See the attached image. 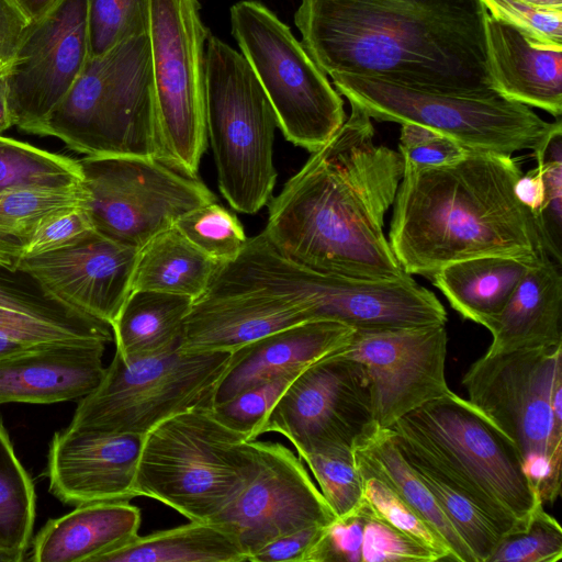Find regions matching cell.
Returning a JSON list of instances; mask_svg holds the SVG:
<instances>
[{
    "instance_id": "cell-19",
    "label": "cell",
    "mask_w": 562,
    "mask_h": 562,
    "mask_svg": "<svg viewBox=\"0 0 562 562\" xmlns=\"http://www.w3.org/2000/svg\"><path fill=\"white\" fill-rule=\"evenodd\" d=\"M138 251L93 229L72 245L22 259L18 268L68 305L111 326L132 291Z\"/></svg>"
},
{
    "instance_id": "cell-33",
    "label": "cell",
    "mask_w": 562,
    "mask_h": 562,
    "mask_svg": "<svg viewBox=\"0 0 562 562\" xmlns=\"http://www.w3.org/2000/svg\"><path fill=\"white\" fill-rule=\"evenodd\" d=\"M0 306L66 329L76 337L108 344L112 327L55 296L32 273L0 262Z\"/></svg>"
},
{
    "instance_id": "cell-38",
    "label": "cell",
    "mask_w": 562,
    "mask_h": 562,
    "mask_svg": "<svg viewBox=\"0 0 562 562\" xmlns=\"http://www.w3.org/2000/svg\"><path fill=\"white\" fill-rule=\"evenodd\" d=\"M150 0H87L90 57L148 33Z\"/></svg>"
},
{
    "instance_id": "cell-48",
    "label": "cell",
    "mask_w": 562,
    "mask_h": 562,
    "mask_svg": "<svg viewBox=\"0 0 562 562\" xmlns=\"http://www.w3.org/2000/svg\"><path fill=\"white\" fill-rule=\"evenodd\" d=\"M327 526V525H326ZM325 526H311L279 537L254 552L250 562H305Z\"/></svg>"
},
{
    "instance_id": "cell-3",
    "label": "cell",
    "mask_w": 562,
    "mask_h": 562,
    "mask_svg": "<svg viewBox=\"0 0 562 562\" xmlns=\"http://www.w3.org/2000/svg\"><path fill=\"white\" fill-rule=\"evenodd\" d=\"M521 173L513 157L472 150L441 166L404 162L387 238L404 271L430 278L474 257L536 259L543 247L515 194Z\"/></svg>"
},
{
    "instance_id": "cell-56",
    "label": "cell",
    "mask_w": 562,
    "mask_h": 562,
    "mask_svg": "<svg viewBox=\"0 0 562 562\" xmlns=\"http://www.w3.org/2000/svg\"><path fill=\"white\" fill-rule=\"evenodd\" d=\"M0 562H5V560L0 555Z\"/></svg>"
},
{
    "instance_id": "cell-31",
    "label": "cell",
    "mask_w": 562,
    "mask_h": 562,
    "mask_svg": "<svg viewBox=\"0 0 562 562\" xmlns=\"http://www.w3.org/2000/svg\"><path fill=\"white\" fill-rule=\"evenodd\" d=\"M88 200L85 183L0 194V262L18 268L27 244L42 224L61 212L88 205Z\"/></svg>"
},
{
    "instance_id": "cell-44",
    "label": "cell",
    "mask_w": 562,
    "mask_h": 562,
    "mask_svg": "<svg viewBox=\"0 0 562 562\" xmlns=\"http://www.w3.org/2000/svg\"><path fill=\"white\" fill-rule=\"evenodd\" d=\"M493 16L509 23L527 36L562 46V10L533 7L519 0H481Z\"/></svg>"
},
{
    "instance_id": "cell-12",
    "label": "cell",
    "mask_w": 562,
    "mask_h": 562,
    "mask_svg": "<svg viewBox=\"0 0 562 562\" xmlns=\"http://www.w3.org/2000/svg\"><path fill=\"white\" fill-rule=\"evenodd\" d=\"M231 351L168 353L124 359L117 352L98 387L79 402L70 427L145 436L183 411L212 406Z\"/></svg>"
},
{
    "instance_id": "cell-27",
    "label": "cell",
    "mask_w": 562,
    "mask_h": 562,
    "mask_svg": "<svg viewBox=\"0 0 562 562\" xmlns=\"http://www.w3.org/2000/svg\"><path fill=\"white\" fill-rule=\"evenodd\" d=\"M352 452L358 472L379 479L417 512L448 542L458 562H476L427 486L401 453L390 428H381L373 423L355 441Z\"/></svg>"
},
{
    "instance_id": "cell-54",
    "label": "cell",
    "mask_w": 562,
    "mask_h": 562,
    "mask_svg": "<svg viewBox=\"0 0 562 562\" xmlns=\"http://www.w3.org/2000/svg\"><path fill=\"white\" fill-rule=\"evenodd\" d=\"M531 4L533 7L551 9V10H562V0H519Z\"/></svg>"
},
{
    "instance_id": "cell-51",
    "label": "cell",
    "mask_w": 562,
    "mask_h": 562,
    "mask_svg": "<svg viewBox=\"0 0 562 562\" xmlns=\"http://www.w3.org/2000/svg\"><path fill=\"white\" fill-rule=\"evenodd\" d=\"M55 1L56 0H15L31 21L44 14Z\"/></svg>"
},
{
    "instance_id": "cell-17",
    "label": "cell",
    "mask_w": 562,
    "mask_h": 562,
    "mask_svg": "<svg viewBox=\"0 0 562 562\" xmlns=\"http://www.w3.org/2000/svg\"><path fill=\"white\" fill-rule=\"evenodd\" d=\"M446 325L353 329L331 353L359 361L370 380L373 420L391 428L404 415L451 392Z\"/></svg>"
},
{
    "instance_id": "cell-43",
    "label": "cell",
    "mask_w": 562,
    "mask_h": 562,
    "mask_svg": "<svg viewBox=\"0 0 562 562\" xmlns=\"http://www.w3.org/2000/svg\"><path fill=\"white\" fill-rule=\"evenodd\" d=\"M359 553L360 562L440 561L432 550L379 518L367 501Z\"/></svg>"
},
{
    "instance_id": "cell-36",
    "label": "cell",
    "mask_w": 562,
    "mask_h": 562,
    "mask_svg": "<svg viewBox=\"0 0 562 562\" xmlns=\"http://www.w3.org/2000/svg\"><path fill=\"white\" fill-rule=\"evenodd\" d=\"M173 227L217 263L233 261L247 241L236 215L217 201L189 210Z\"/></svg>"
},
{
    "instance_id": "cell-41",
    "label": "cell",
    "mask_w": 562,
    "mask_h": 562,
    "mask_svg": "<svg viewBox=\"0 0 562 562\" xmlns=\"http://www.w3.org/2000/svg\"><path fill=\"white\" fill-rule=\"evenodd\" d=\"M562 559V528L543 505L527 527L503 536L487 562H558Z\"/></svg>"
},
{
    "instance_id": "cell-29",
    "label": "cell",
    "mask_w": 562,
    "mask_h": 562,
    "mask_svg": "<svg viewBox=\"0 0 562 562\" xmlns=\"http://www.w3.org/2000/svg\"><path fill=\"white\" fill-rule=\"evenodd\" d=\"M243 561H248V555L233 533L212 520H190L175 528L137 535L95 562Z\"/></svg>"
},
{
    "instance_id": "cell-21",
    "label": "cell",
    "mask_w": 562,
    "mask_h": 562,
    "mask_svg": "<svg viewBox=\"0 0 562 562\" xmlns=\"http://www.w3.org/2000/svg\"><path fill=\"white\" fill-rule=\"evenodd\" d=\"M105 344L70 338L38 342L0 358V405L82 398L100 384Z\"/></svg>"
},
{
    "instance_id": "cell-32",
    "label": "cell",
    "mask_w": 562,
    "mask_h": 562,
    "mask_svg": "<svg viewBox=\"0 0 562 562\" xmlns=\"http://www.w3.org/2000/svg\"><path fill=\"white\" fill-rule=\"evenodd\" d=\"M391 430L401 453L427 486L446 518L475 557L476 562H487L502 536L470 498L408 439Z\"/></svg>"
},
{
    "instance_id": "cell-42",
    "label": "cell",
    "mask_w": 562,
    "mask_h": 562,
    "mask_svg": "<svg viewBox=\"0 0 562 562\" xmlns=\"http://www.w3.org/2000/svg\"><path fill=\"white\" fill-rule=\"evenodd\" d=\"M299 374H286L250 387L225 402L212 405V412L224 425L247 440H255L260 436V428L269 412Z\"/></svg>"
},
{
    "instance_id": "cell-37",
    "label": "cell",
    "mask_w": 562,
    "mask_h": 562,
    "mask_svg": "<svg viewBox=\"0 0 562 562\" xmlns=\"http://www.w3.org/2000/svg\"><path fill=\"white\" fill-rule=\"evenodd\" d=\"M311 469L321 493L336 518L356 512L363 503L362 479L352 448L333 446L300 456Z\"/></svg>"
},
{
    "instance_id": "cell-7",
    "label": "cell",
    "mask_w": 562,
    "mask_h": 562,
    "mask_svg": "<svg viewBox=\"0 0 562 562\" xmlns=\"http://www.w3.org/2000/svg\"><path fill=\"white\" fill-rule=\"evenodd\" d=\"M255 467L254 440L224 425L211 406H200L164 419L144 436L135 490L189 520H212Z\"/></svg>"
},
{
    "instance_id": "cell-4",
    "label": "cell",
    "mask_w": 562,
    "mask_h": 562,
    "mask_svg": "<svg viewBox=\"0 0 562 562\" xmlns=\"http://www.w3.org/2000/svg\"><path fill=\"white\" fill-rule=\"evenodd\" d=\"M391 429L462 491L502 537L525 529L543 505L515 443L452 391L404 415Z\"/></svg>"
},
{
    "instance_id": "cell-13",
    "label": "cell",
    "mask_w": 562,
    "mask_h": 562,
    "mask_svg": "<svg viewBox=\"0 0 562 562\" xmlns=\"http://www.w3.org/2000/svg\"><path fill=\"white\" fill-rule=\"evenodd\" d=\"M149 42L162 160L198 177L206 149L205 44L199 0H150Z\"/></svg>"
},
{
    "instance_id": "cell-22",
    "label": "cell",
    "mask_w": 562,
    "mask_h": 562,
    "mask_svg": "<svg viewBox=\"0 0 562 562\" xmlns=\"http://www.w3.org/2000/svg\"><path fill=\"white\" fill-rule=\"evenodd\" d=\"M352 330L337 322L311 321L273 331L235 349L214 390L212 405L265 382L301 373L341 347Z\"/></svg>"
},
{
    "instance_id": "cell-11",
    "label": "cell",
    "mask_w": 562,
    "mask_h": 562,
    "mask_svg": "<svg viewBox=\"0 0 562 562\" xmlns=\"http://www.w3.org/2000/svg\"><path fill=\"white\" fill-rule=\"evenodd\" d=\"M330 78L337 92L371 119L418 124L472 151L512 157L516 151L533 150L555 125L530 106L502 95L437 93L345 74Z\"/></svg>"
},
{
    "instance_id": "cell-40",
    "label": "cell",
    "mask_w": 562,
    "mask_h": 562,
    "mask_svg": "<svg viewBox=\"0 0 562 562\" xmlns=\"http://www.w3.org/2000/svg\"><path fill=\"white\" fill-rule=\"evenodd\" d=\"M361 479L363 497L379 518L432 550L440 560L458 562L442 536L389 486L371 475Z\"/></svg>"
},
{
    "instance_id": "cell-20",
    "label": "cell",
    "mask_w": 562,
    "mask_h": 562,
    "mask_svg": "<svg viewBox=\"0 0 562 562\" xmlns=\"http://www.w3.org/2000/svg\"><path fill=\"white\" fill-rule=\"evenodd\" d=\"M144 436L68 426L57 431L47 456L49 492L66 505L131 501Z\"/></svg>"
},
{
    "instance_id": "cell-2",
    "label": "cell",
    "mask_w": 562,
    "mask_h": 562,
    "mask_svg": "<svg viewBox=\"0 0 562 562\" xmlns=\"http://www.w3.org/2000/svg\"><path fill=\"white\" fill-rule=\"evenodd\" d=\"M481 0H301L302 44L329 77L345 74L437 93L494 88Z\"/></svg>"
},
{
    "instance_id": "cell-55",
    "label": "cell",
    "mask_w": 562,
    "mask_h": 562,
    "mask_svg": "<svg viewBox=\"0 0 562 562\" xmlns=\"http://www.w3.org/2000/svg\"><path fill=\"white\" fill-rule=\"evenodd\" d=\"M4 68H5L4 66L0 65V75L3 72Z\"/></svg>"
},
{
    "instance_id": "cell-53",
    "label": "cell",
    "mask_w": 562,
    "mask_h": 562,
    "mask_svg": "<svg viewBox=\"0 0 562 562\" xmlns=\"http://www.w3.org/2000/svg\"><path fill=\"white\" fill-rule=\"evenodd\" d=\"M34 344L14 341L11 339L0 338V358L7 355L20 352Z\"/></svg>"
},
{
    "instance_id": "cell-16",
    "label": "cell",
    "mask_w": 562,
    "mask_h": 562,
    "mask_svg": "<svg viewBox=\"0 0 562 562\" xmlns=\"http://www.w3.org/2000/svg\"><path fill=\"white\" fill-rule=\"evenodd\" d=\"M89 57L87 0H56L32 20L3 70L13 126L36 134Z\"/></svg>"
},
{
    "instance_id": "cell-26",
    "label": "cell",
    "mask_w": 562,
    "mask_h": 562,
    "mask_svg": "<svg viewBox=\"0 0 562 562\" xmlns=\"http://www.w3.org/2000/svg\"><path fill=\"white\" fill-rule=\"evenodd\" d=\"M536 259L474 257L448 263L429 279L463 318L490 330Z\"/></svg>"
},
{
    "instance_id": "cell-39",
    "label": "cell",
    "mask_w": 562,
    "mask_h": 562,
    "mask_svg": "<svg viewBox=\"0 0 562 562\" xmlns=\"http://www.w3.org/2000/svg\"><path fill=\"white\" fill-rule=\"evenodd\" d=\"M537 160L546 186V205L535 218L538 235L546 252L562 263V124L555 125L547 137L535 148Z\"/></svg>"
},
{
    "instance_id": "cell-28",
    "label": "cell",
    "mask_w": 562,
    "mask_h": 562,
    "mask_svg": "<svg viewBox=\"0 0 562 562\" xmlns=\"http://www.w3.org/2000/svg\"><path fill=\"white\" fill-rule=\"evenodd\" d=\"M193 302L184 295L131 291L111 325L115 352L124 359H138L179 349Z\"/></svg>"
},
{
    "instance_id": "cell-46",
    "label": "cell",
    "mask_w": 562,
    "mask_h": 562,
    "mask_svg": "<svg viewBox=\"0 0 562 562\" xmlns=\"http://www.w3.org/2000/svg\"><path fill=\"white\" fill-rule=\"evenodd\" d=\"M93 229L94 225L87 205L61 212L38 227L27 244L22 259L72 245Z\"/></svg>"
},
{
    "instance_id": "cell-10",
    "label": "cell",
    "mask_w": 562,
    "mask_h": 562,
    "mask_svg": "<svg viewBox=\"0 0 562 562\" xmlns=\"http://www.w3.org/2000/svg\"><path fill=\"white\" fill-rule=\"evenodd\" d=\"M232 34L277 116L284 137L311 154L346 120L344 101L305 47L255 0L231 8Z\"/></svg>"
},
{
    "instance_id": "cell-9",
    "label": "cell",
    "mask_w": 562,
    "mask_h": 562,
    "mask_svg": "<svg viewBox=\"0 0 562 562\" xmlns=\"http://www.w3.org/2000/svg\"><path fill=\"white\" fill-rule=\"evenodd\" d=\"M205 125L228 204L245 214L260 211L277 180L276 113L246 58L210 34L205 44Z\"/></svg>"
},
{
    "instance_id": "cell-15",
    "label": "cell",
    "mask_w": 562,
    "mask_h": 562,
    "mask_svg": "<svg viewBox=\"0 0 562 562\" xmlns=\"http://www.w3.org/2000/svg\"><path fill=\"white\" fill-rule=\"evenodd\" d=\"M373 423L364 366L329 353L289 384L266 417L260 435L281 434L301 456L333 446L352 448Z\"/></svg>"
},
{
    "instance_id": "cell-45",
    "label": "cell",
    "mask_w": 562,
    "mask_h": 562,
    "mask_svg": "<svg viewBox=\"0 0 562 562\" xmlns=\"http://www.w3.org/2000/svg\"><path fill=\"white\" fill-rule=\"evenodd\" d=\"M398 153L404 162L415 166H441L463 157L469 149L428 127L401 124Z\"/></svg>"
},
{
    "instance_id": "cell-47",
    "label": "cell",
    "mask_w": 562,
    "mask_h": 562,
    "mask_svg": "<svg viewBox=\"0 0 562 562\" xmlns=\"http://www.w3.org/2000/svg\"><path fill=\"white\" fill-rule=\"evenodd\" d=\"M0 338L38 344L79 337L54 324L0 306Z\"/></svg>"
},
{
    "instance_id": "cell-23",
    "label": "cell",
    "mask_w": 562,
    "mask_h": 562,
    "mask_svg": "<svg viewBox=\"0 0 562 562\" xmlns=\"http://www.w3.org/2000/svg\"><path fill=\"white\" fill-rule=\"evenodd\" d=\"M485 32L495 91L560 119L562 46L540 43L488 12Z\"/></svg>"
},
{
    "instance_id": "cell-18",
    "label": "cell",
    "mask_w": 562,
    "mask_h": 562,
    "mask_svg": "<svg viewBox=\"0 0 562 562\" xmlns=\"http://www.w3.org/2000/svg\"><path fill=\"white\" fill-rule=\"evenodd\" d=\"M256 467L212 521L233 533L249 557L266 543L336 517L301 458L280 442L254 440Z\"/></svg>"
},
{
    "instance_id": "cell-1",
    "label": "cell",
    "mask_w": 562,
    "mask_h": 562,
    "mask_svg": "<svg viewBox=\"0 0 562 562\" xmlns=\"http://www.w3.org/2000/svg\"><path fill=\"white\" fill-rule=\"evenodd\" d=\"M350 105L341 126L270 199L262 233L281 256L308 269L398 280L409 274L383 227L403 177V158L376 145L371 117Z\"/></svg>"
},
{
    "instance_id": "cell-5",
    "label": "cell",
    "mask_w": 562,
    "mask_h": 562,
    "mask_svg": "<svg viewBox=\"0 0 562 562\" xmlns=\"http://www.w3.org/2000/svg\"><path fill=\"white\" fill-rule=\"evenodd\" d=\"M228 284L279 296L311 321L353 329L446 325L443 305L412 276L380 281L328 274L281 256L261 232L221 268Z\"/></svg>"
},
{
    "instance_id": "cell-24",
    "label": "cell",
    "mask_w": 562,
    "mask_h": 562,
    "mask_svg": "<svg viewBox=\"0 0 562 562\" xmlns=\"http://www.w3.org/2000/svg\"><path fill=\"white\" fill-rule=\"evenodd\" d=\"M561 265L542 248L488 330L486 353L562 344Z\"/></svg>"
},
{
    "instance_id": "cell-52",
    "label": "cell",
    "mask_w": 562,
    "mask_h": 562,
    "mask_svg": "<svg viewBox=\"0 0 562 562\" xmlns=\"http://www.w3.org/2000/svg\"><path fill=\"white\" fill-rule=\"evenodd\" d=\"M13 126L11 113L8 105L3 72L0 75V135Z\"/></svg>"
},
{
    "instance_id": "cell-30",
    "label": "cell",
    "mask_w": 562,
    "mask_h": 562,
    "mask_svg": "<svg viewBox=\"0 0 562 562\" xmlns=\"http://www.w3.org/2000/svg\"><path fill=\"white\" fill-rule=\"evenodd\" d=\"M217 266L172 226L139 249L132 291L165 292L195 301L207 290Z\"/></svg>"
},
{
    "instance_id": "cell-34",
    "label": "cell",
    "mask_w": 562,
    "mask_h": 562,
    "mask_svg": "<svg viewBox=\"0 0 562 562\" xmlns=\"http://www.w3.org/2000/svg\"><path fill=\"white\" fill-rule=\"evenodd\" d=\"M35 490L0 420V555L24 559L35 519Z\"/></svg>"
},
{
    "instance_id": "cell-49",
    "label": "cell",
    "mask_w": 562,
    "mask_h": 562,
    "mask_svg": "<svg viewBox=\"0 0 562 562\" xmlns=\"http://www.w3.org/2000/svg\"><path fill=\"white\" fill-rule=\"evenodd\" d=\"M31 20L15 0H0V65L7 66L12 59Z\"/></svg>"
},
{
    "instance_id": "cell-25",
    "label": "cell",
    "mask_w": 562,
    "mask_h": 562,
    "mask_svg": "<svg viewBox=\"0 0 562 562\" xmlns=\"http://www.w3.org/2000/svg\"><path fill=\"white\" fill-rule=\"evenodd\" d=\"M140 509L130 501L97 502L49 519L36 533L31 560L36 562H95L137 535Z\"/></svg>"
},
{
    "instance_id": "cell-35",
    "label": "cell",
    "mask_w": 562,
    "mask_h": 562,
    "mask_svg": "<svg viewBox=\"0 0 562 562\" xmlns=\"http://www.w3.org/2000/svg\"><path fill=\"white\" fill-rule=\"evenodd\" d=\"M82 183L79 160L0 135V194Z\"/></svg>"
},
{
    "instance_id": "cell-6",
    "label": "cell",
    "mask_w": 562,
    "mask_h": 562,
    "mask_svg": "<svg viewBox=\"0 0 562 562\" xmlns=\"http://www.w3.org/2000/svg\"><path fill=\"white\" fill-rule=\"evenodd\" d=\"M36 135L58 138L86 156L162 160L148 33L89 57Z\"/></svg>"
},
{
    "instance_id": "cell-8",
    "label": "cell",
    "mask_w": 562,
    "mask_h": 562,
    "mask_svg": "<svg viewBox=\"0 0 562 562\" xmlns=\"http://www.w3.org/2000/svg\"><path fill=\"white\" fill-rule=\"evenodd\" d=\"M468 401L516 446L541 502L561 492L562 418L553 398L562 391V344L484 353L462 378Z\"/></svg>"
},
{
    "instance_id": "cell-50",
    "label": "cell",
    "mask_w": 562,
    "mask_h": 562,
    "mask_svg": "<svg viewBox=\"0 0 562 562\" xmlns=\"http://www.w3.org/2000/svg\"><path fill=\"white\" fill-rule=\"evenodd\" d=\"M515 194L530 211L535 221L546 205V186L538 166L526 175L521 173L515 184Z\"/></svg>"
},
{
    "instance_id": "cell-14",
    "label": "cell",
    "mask_w": 562,
    "mask_h": 562,
    "mask_svg": "<svg viewBox=\"0 0 562 562\" xmlns=\"http://www.w3.org/2000/svg\"><path fill=\"white\" fill-rule=\"evenodd\" d=\"M79 164L94 229L137 249L189 210L217 201L198 177L154 157L85 156Z\"/></svg>"
}]
</instances>
